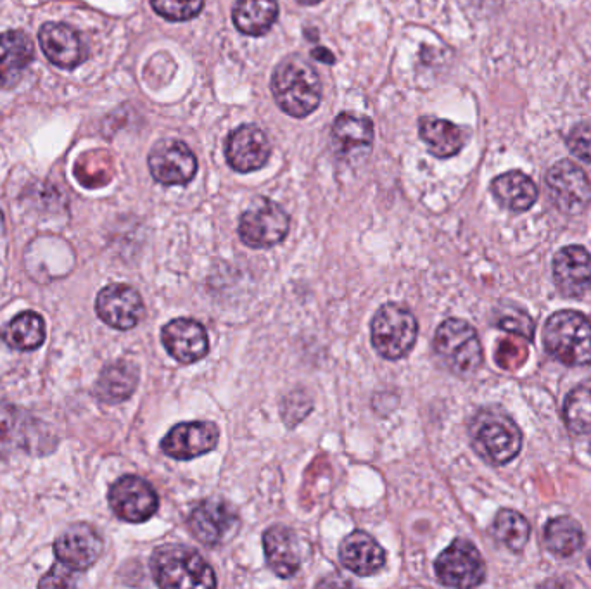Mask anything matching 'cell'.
Returning a JSON list of instances; mask_svg holds the SVG:
<instances>
[{
  "instance_id": "52a82bcc",
  "label": "cell",
  "mask_w": 591,
  "mask_h": 589,
  "mask_svg": "<svg viewBox=\"0 0 591 589\" xmlns=\"http://www.w3.org/2000/svg\"><path fill=\"white\" fill-rule=\"evenodd\" d=\"M439 583L448 588H476L486 579V564L476 545L458 538L434 562Z\"/></svg>"
},
{
  "instance_id": "4dcf8cb0",
  "label": "cell",
  "mask_w": 591,
  "mask_h": 589,
  "mask_svg": "<svg viewBox=\"0 0 591 589\" xmlns=\"http://www.w3.org/2000/svg\"><path fill=\"white\" fill-rule=\"evenodd\" d=\"M113 158L106 151L85 152L75 163V177L83 187L96 189L113 178Z\"/></svg>"
},
{
  "instance_id": "277c9868",
  "label": "cell",
  "mask_w": 591,
  "mask_h": 589,
  "mask_svg": "<svg viewBox=\"0 0 591 589\" xmlns=\"http://www.w3.org/2000/svg\"><path fill=\"white\" fill-rule=\"evenodd\" d=\"M151 572L159 588H215L217 576L196 550L187 546H161L151 557Z\"/></svg>"
},
{
  "instance_id": "603a6c76",
  "label": "cell",
  "mask_w": 591,
  "mask_h": 589,
  "mask_svg": "<svg viewBox=\"0 0 591 589\" xmlns=\"http://www.w3.org/2000/svg\"><path fill=\"white\" fill-rule=\"evenodd\" d=\"M374 142V123L367 116L343 113L332 125V146L337 156L353 158L370 151Z\"/></svg>"
},
{
  "instance_id": "9c48e42d",
  "label": "cell",
  "mask_w": 591,
  "mask_h": 589,
  "mask_svg": "<svg viewBox=\"0 0 591 589\" xmlns=\"http://www.w3.org/2000/svg\"><path fill=\"white\" fill-rule=\"evenodd\" d=\"M553 206L564 215H581L591 203V184L585 171L571 159H560L545 177Z\"/></svg>"
},
{
  "instance_id": "30bf717a",
  "label": "cell",
  "mask_w": 591,
  "mask_h": 589,
  "mask_svg": "<svg viewBox=\"0 0 591 589\" xmlns=\"http://www.w3.org/2000/svg\"><path fill=\"white\" fill-rule=\"evenodd\" d=\"M241 526L239 513L227 501L208 498L201 501L187 520L192 536L206 546H220L227 543Z\"/></svg>"
},
{
  "instance_id": "f546056e",
  "label": "cell",
  "mask_w": 591,
  "mask_h": 589,
  "mask_svg": "<svg viewBox=\"0 0 591 589\" xmlns=\"http://www.w3.org/2000/svg\"><path fill=\"white\" fill-rule=\"evenodd\" d=\"M2 339L7 346L18 351L37 349L45 339L44 318L35 311H25L7 325L2 332Z\"/></svg>"
},
{
  "instance_id": "d590c367",
  "label": "cell",
  "mask_w": 591,
  "mask_h": 589,
  "mask_svg": "<svg viewBox=\"0 0 591 589\" xmlns=\"http://www.w3.org/2000/svg\"><path fill=\"white\" fill-rule=\"evenodd\" d=\"M75 572L77 570L70 569L66 565L58 564L52 567L51 572L40 581L39 586L42 588H68V586H75Z\"/></svg>"
},
{
  "instance_id": "4fadbf2b",
  "label": "cell",
  "mask_w": 591,
  "mask_h": 589,
  "mask_svg": "<svg viewBox=\"0 0 591 589\" xmlns=\"http://www.w3.org/2000/svg\"><path fill=\"white\" fill-rule=\"evenodd\" d=\"M553 280L562 296L585 298L591 289V254L583 246H566L553 256Z\"/></svg>"
},
{
  "instance_id": "83f0119b",
  "label": "cell",
  "mask_w": 591,
  "mask_h": 589,
  "mask_svg": "<svg viewBox=\"0 0 591 589\" xmlns=\"http://www.w3.org/2000/svg\"><path fill=\"white\" fill-rule=\"evenodd\" d=\"M543 543L555 557L569 558L585 546V532L578 520L562 515L548 520L543 531Z\"/></svg>"
},
{
  "instance_id": "3957f363",
  "label": "cell",
  "mask_w": 591,
  "mask_h": 589,
  "mask_svg": "<svg viewBox=\"0 0 591 589\" xmlns=\"http://www.w3.org/2000/svg\"><path fill=\"white\" fill-rule=\"evenodd\" d=\"M543 346L553 360L566 367L591 365V322L583 313L560 310L547 318L541 332Z\"/></svg>"
},
{
  "instance_id": "4316f807",
  "label": "cell",
  "mask_w": 591,
  "mask_h": 589,
  "mask_svg": "<svg viewBox=\"0 0 591 589\" xmlns=\"http://www.w3.org/2000/svg\"><path fill=\"white\" fill-rule=\"evenodd\" d=\"M279 19L277 0H237L232 21L248 37H261L272 30Z\"/></svg>"
},
{
  "instance_id": "484cf974",
  "label": "cell",
  "mask_w": 591,
  "mask_h": 589,
  "mask_svg": "<svg viewBox=\"0 0 591 589\" xmlns=\"http://www.w3.org/2000/svg\"><path fill=\"white\" fill-rule=\"evenodd\" d=\"M420 139L426 142L431 154L436 158H452L462 151L465 133L455 123L434 116H424L419 121Z\"/></svg>"
},
{
  "instance_id": "d6a6232c",
  "label": "cell",
  "mask_w": 591,
  "mask_h": 589,
  "mask_svg": "<svg viewBox=\"0 0 591 589\" xmlns=\"http://www.w3.org/2000/svg\"><path fill=\"white\" fill-rule=\"evenodd\" d=\"M21 413L0 401V451L13 450L23 444Z\"/></svg>"
},
{
  "instance_id": "ac0fdd59",
  "label": "cell",
  "mask_w": 591,
  "mask_h": 589,
  "mask_svg": "<svg viewBox=\"0 0 591 589\" xmlns=\"http://www.w3.org/2000/svg\"><path fill=\"white\" fill-rule=\"evenodd\" d=\"M102 538L89 524H75L56 539L54 553L58 562L73 570H85L96 564L102 555Z\"/></svg>"
},
{
  "instance_id": "ffe728a7",
  "label": "cell",
  "mask_w": 591,
  "mask_h": 589,
  "mask_svg": "<svg viewBox=\"0 0 591 589\" xmlns=\"http://www.w3.org/2000/svg\"><path fill=\"white\" fill-rule=\"evenodd\" d=\"M263 548L267 564L275 576L289 579L301 567V548L298 536L286 526H272L263 534Z\"/></svg>"
},
{
  "instance_id": "5b68a950",
  "label": "cell",
  "mask_w": 591,
  "mask_h": 589,
  "mask_svg": "<svg viewBox=\"0 0 591 589\" xmlns=\"http://www.w3.org/2000/svg\"><path fill=\"white\" fill-rule=\"evenodd\" d=\"M439 360L460 377H471L483 365V346L476 329L462 318H448L434 334Z\"/></svg>"
},
{
  "instance_id": "7a4b0ae2",
  "label": "cell",
  "mask_w": 591,
  "mask_h": 589,
  "mask_svg": "<svg viewBox=\"0 0 591 589\" xmlns=\"http://www.w3.org/2000/svg\"><path fill=\"white\" fill-rule=\"evenodd\" d=\"M472 448L484 462L502 467L522 450V432L514 418L500 408H483L471 420Z\"/></svg>"
},
{
  "instance_id": "6da1fadb",
  "label": "cell",
  "mask_w": 591,
  "mask_h": 589,
  "mask_svg": "<svg viewBox=\"0 0 591 589\" xmlns=\"http://www.w3.org/2000/svg\"><path fill=\"white\" fill-rule=\"evenodd\" d=\"M270 87L277 106L294 118H306L322 101L320 76L301 56H289L277 64Z\"/></svg>"
},
{
  "instance_id": "74e56055",
  "label": "cell",
  "mask_w": 591,
  "mask_h": 589,
  "mask_svg": "<svg viewBox=\"0 0 591 589\" xmlns=\"http://www.w3.org/2000/svg\"><path fill=\"white\" fill-rule=\"evenodd\" d=\"M312 57L313 59H317V61H322V63H336V57H334V54H332L331 51L324 49V47H317V49H313Z\"/></svg>"
},
{
  "instance_id": "60d3db41",
  "label": "cell",
  "mask_w": 591,
  "mask_h": 589,
  "mask_svg": "<svg viewBox=\"0 0 591 589\" xmlns=\"http://www.w3.org/2000/svg\"><path fill=\"white\" fill-rule=\"evenodd\" d=\"M0 220H2V216H0Z\"/></svg>"
},
{
  "instance_id": "8fae6325",
  "label": "cell",
  "mask_w": 591,
  "mask_h": 589,
  "mask_svg": "<svg viewBox=\"0 0 591 589\" xmlns=\"http://www.w3.org/2000/svg\"><path fill=\"white\" fill-rule=\"evenodd\" d=\"M109 507L125 522L140 524L158 512L159 498L153 486L137 475H125L109 489Z\"/></svg>"
},
{
  "instance_id": "f35d334b",
  "label": "cell",
  "mask_w": 591,
  "mask_h": 589,
  "mask_svg": "<svg viewBox=\"0 0 591 589\" xmlns=\"http://www.w3.org/2000/svg\"><path fill=\"white\" fill-rule=\"evenodd\" d=\"M299 4H303V6H313V4H318V2H322V0H298Z\"/></svg>"
},
{
  "instance_id": "836d02e7",
  "label": "cell",
  "mask_w": 591,
  "mask_h": 589,
  "mask_svg": "<svg viewBox=\"0 0 591 589\" xmlns=\"http://www.w3.org/2000/svg\"><path fill=\"white\" fill-rule=\"evenodd\" d=\"M154 11L168 21H189L204 9V0H151Z\"/></svg>"
},
{
  "instance_id": "7c38bea8",
  "label": "cell",
  "mask_w": 591,
  "mask_h": 589,
  "mask_svg": "<svg viewBox=\"0 0 591 589\" xmlns=\"http://www.w3.org/2000/svg\"><path fill=\"white\" fill-rule=\"evenodd\" d=\"M147 165L154 180L163 185H185L196 177V156L182 140H159L149 152Z\"/></svg>"
},
{
  "instance_id": "9a60e30c",
  "label": "cell",
  "mask_w": 591,
  "mask_h": 589,
  "mask_svg": "<svg viewBox=\"0 0 591 589\" xmlns=\"http://www.w3.org/2000/svg\"><path fill=\"white\" fill-rule=\"evenodd\" d=\"M96 311L102 322L118 330L134 329L144 317V303L134 287L111 284L96 299Z\"/></svg>"
},
{
  "instance_id": "8992f818",
  "label": "cell",
  "mask_w": 591,
  "mask_h": 589,
  "mask_svg": "<svg viewBox=\"0 0 591 589\" xmlns=\"http://www.w3.org/2000/svg\"><path fill=\"white\" fill-rule=\"evenodd\" d=\"M370 327L372 346L386 360L405 358L414 349L419 336L414 313L398 303L382 304Z\"/></svg>"
},
{
  "instance_id": "44dd1931",
  "label": "cell",
  "mask_w": 591,
  "mask_h": 589,
  "mask_svg": "<svg viewBox=\"0 0 591 589\" xmlns=\"http://www.w3.org/2000/svg\"><path fill=\"white\" fill-rule=\"evenodd\" d=\"M339 558L356 576H374L386 565V551L365 531L351 532L343 539Z\"/></svg>"
},
{
  "instance_id": "1f68e13d",
  "label": "cell",
  "mask_w": 591,
  "mask_h": 589,
  "mask_svg": "<svg viewBox=\"0 0 591 589\" xmlns=\"http://www.w3.org/2000/svg\"><path fill=\"white\" fill-rule=\"evenodd\" d=\"M567 429L576 436H591V386H578L564 401Z\"/></svg>"
},
{
  "instance_id": "e0dca14e",
  "label": "cell",
  "mask_w": 591,
  "mask_h": 589,
  "mask_svg": "<svg viewBox=\"0 0 591 589\" xmlns=\"http://www.w3.org/2000/svg\"><path fill=\"white\" fill-rule=\"evenodd\" d=\"M161 341L173 360L191 365L203 360L210 349L208 332L192 318H175L161 330Z\"/></svg>"
},
{
  "instance_id": "5bb4252c",
  "label": "cell",
  "mask_w": 591,
  "mask_h": 589,
  "mask_svg": "<svg viewBox=\"0 0 591 589\" xmlns=\"http://www.w3.org/2000/svg\"><path fill=\"white\" fill-rule=\"evenodd\" d=\"M272 154L270 140L256 125H242L232 130L225 142V158L232 170L251 173L267 165Z\"/></svg>"
},
{
  "instance_id": "7402d4cb",
  "label": "cell",
  "mask_w": 591,
  "mask_h": 589,
  "mask_svg": "<svg viewBox=\"0 0 591 589\" xmlns=\"http://www.w3.org/2000/svg\"><path fill=\"white\" fill-rule=\"evenodd\" d=\"M35 56L32 38L21 30L0 35V89H11L20 83Z\"/></svg>"
},
{
  "instance_id": "d6986e66",
  "label": "cell",
  "mask_w": 591,
  "mask_h": 589,
  "mask_svg": "<svg viewBox=\"0 0 591 589\" xmlns=\"http://www.w3.org/2000/svg\"><path fill=\"white\" fill-rule=\"evenodd\" d=\"M39 40L45 57L63 70L77 68L87 57L80 33L64 23H45L40 28Z\"/></svg>"
},
{
  "instance_id": "2e32d148",
  "label": "cell",
  "mask_w": 591,
  "mask_h": 589,
  "mask_svg": "<svg viewBox=\"0 0 591 589\" xmlns=\"http://www.w3.org/2000/svg\"><path fill=\"white\" fill-rule=\"evenodd\" d=\"M218 436V427L211 422H182L166 434L161 450L175 460H192L215 450Z\"/></svg>"
},
{
  "instance_id": "8d00e7d4",
  "label": "cell",
  "mask_w": 591,
  "mask_h": 589,
  "mask_svg": "<svg viewBox=\"0 0 591 589\" xmlns=\"http://www.w3.org/2000/svg\"><path fill=\"white\" fill-rule=\"evenodd\" d=\"M498 325H500V329L507 330V332H514L519 336L533 339V323L526 313L519 311L517 315H503Z\"/></svg>"
},
{
  "instance_id": "d4e9b609",
  "label": "cell",
  "mask_w": 591,
  "mask_h": 589,
  "mask_svg": "<svg viewBox=\"0 0 591 589\" xmlns=\"http://www.w3.org/2000/svg\"><path fill=\"white\" fill-rule=\"evenodd\" d=\"M139 384V368L130 361L120 360L102 370L96 384L97 398L116 405L135 393Z\"/></svg>"
},
{
  "instance_id": "cb8c5ba5",
  "label": "cell",
  "mask_w": 591,
  "mask_h": 589,
  "mask_svg": "<svg viewBox=\"0 0 591 589\" xmlns=\"http://www.w3.org/2000/svg\"><path fill=\"white\" fill-rule=\"evenodd\" d=\"M496 203L512 213H524L538 201V189L531 177L522 171H507L491 182Z\"/></svg>"
},
{
  "instance_id": "ba28073f",
  "label": "cell",
  "mask_w": 591,
  "mask_h": 589,
  "mask_svg": "<svg viewBox=\"0 0 591 589\" xmlns=\"http://www.w3.org/2000/svg\"><path fill=\"white\" fill-rule=\"evenodd\" d=\"M289 223V215L282 206L261 197L242 213L239 237L248 247L267 249L286 239Z\"/></svg>"
},
{
  "instance_id": "ab89813d",
  "label": "cell",
  "mask_w": 591,
  "mask_h": 589,
  "mask_svg": "<svg viewBox=\"0 0 591 589\" xmlns=\"http://www.w3.org/2000/svg\"><path fill=\"white\" fill-rule=\"evenodd\" d=\"M588 565H590V569H591V551H590V553H588Z\"/></svg>"
},
{
  "instance_id": "f1b7e54d",
  "label": "cell",
  "mask_w": 591,
  "mask_h": 589,
  "mask_svg": "<svg viewBox=\"0 0 591 589\" xmlns=\"http://www.w3.org/2000/svg\"><path fill=\"white\" fill-rule=\"evenodd\" d=\"M491 532L500 545L514 553H521L528 546L531 538V526L528 519L512 508H502L496 513Z\"/></svg>"
},
{
  "instance_id": "e575fe53",
  "label": "cell",
  "mask_w": 591,
  "mask_h": 589,
  "mask_svg": "<svg viewBox=\"0 0 591 589\" xmlns=\"http://www.w3.org/2000/svg\"><path fill=\"white\" fill-rule=\"evenodd\" d=\"M567 147L574 158L591 165V127L588 123H579L567 135Z\"/></svg>"
}]
</instances>
